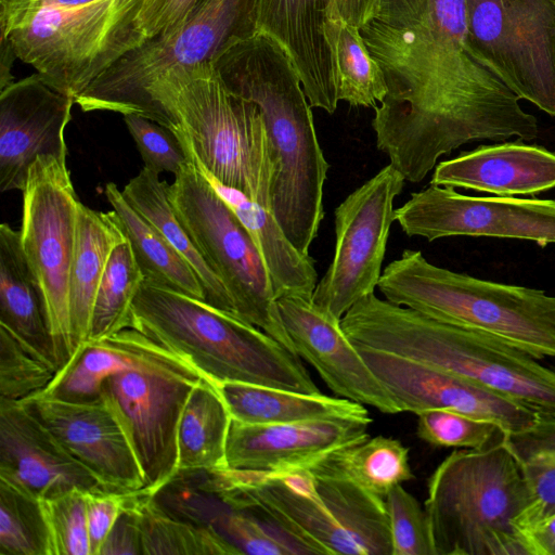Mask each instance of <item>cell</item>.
<instances>
[{
    "label": "cell",
    "instance_id": "obj_13",
    "mask_svg": "<svg viewBox=\"0 0 555 555\" xmlns=\"http://www.w3.org/2000/svg\"><path fill=\"white\" fill-rule=\"evenodd\" d=\"M472 53L519 99L555 116V0H464Z\"/></svg>",
    "mask_w": 555,
    "mask_h": 555
},
{
    "label": "cell",
    "instance_id": "obj_10",
    "mask_svg": "<svg viewBox=\"0 0 555 555\" xmlns=\"http://www.w3.org/2000/svg\"><path fill=\"white\" fill-rule=\"evenodd\" d=\"M145 0H39L8 39L16 56L76 100L117 61L146 42L138 28Z\"/></svg>",
    "mask_w": 555,
    "mask_h": 555
},
{
    "label": "cell",
    "instance_id": "obj_5",
    "mask_svg": "<svg viewBox=\"0 0 555 555\" xmlns=\"http://www.w3.org/2000/svg\"><path fill=\"white\" fill-rule=\"evenodd\" d=\"M128 327L186 359L214 383L321 393L299 356L235 314L185 294L144 281Z\"/></svg>",
    "mask_w": 555,
    "mask_h": 555
},
{
    "label": "cell",
    "instance_id": "obj_28",
    "mask_svg": "<svg viewBox=\"0 0 555 555\" xmlns=\"http://www.w3.org/2000/svg\"><path fill=\"white\" fill-rule=\"evenodd\" d=\"M232 420L245 424H281L327 417L370 416L363 404L344 398L309 395L260 385L214 383Z\"/></svg>",
    "mask_w": 555,
    "mask_h": 555
},
{
    "label": "cell",
    "instance_id": "obj_24",
    "mask_svg": "<svg viewBox=\"0 0 555 555\" xmlns=\"http://www.w3.org/2000/svg\"><path fill=\"white\" fill-rule=\"evenodd\" d=\"M430 184L504 197L533 195L555 186V153L519 142L480 146L439 163Z\"/></svg>",
    "mask_w": 555,
    "mask_h": 555
},
{
    "label": "cell",
    "instance_id": "obj_46",
    "mask_svg": "<svg viewBox=\"0 0 555 555\" xmlns=\"http://www.w3.org/2000/svg\"><path fill=\"white\" fill-rule=\"evenodd\" d=\"M197 0H145L138 28L146 41L176 33L186 21Z\"/></svg>",
    "mask_w": 555,
    "mask_h": 555
},
{
    "label": "cell",
    "instance_id": "obj_20",
    "mask_svg": "<svg viewBox=\"0 0 555 555\" xmlns=\"http://www.w3.org/2000/svg\"><path fill=\"white\" fill-rule=\"evenodd\" d=\"M296 353L318 372L338 397L382 413L400 409L343 331L340 319L319 308L312 298L284 295L276 299Z\"/></svg>",
    "mask_w": 555,
    "mask_h": 555
},
{
    "label": "cell",
    "instance_id": "obj_52",
    "mask_svg": "<svg viewBox=\"0 0 555 555\" xmlns=\"http://www.w3.org/2000/svg\"><path fill=\"white\" fill-rule=\"evenodd\" d=\"M17 59L8 38H0V91L15 81L12 75L13 62Z\"/></svg>",
    "mask_w": 555,
    "mask_h": 555
},
{
    "label": "cell",
    "instance_id": "obj_23",
    "mask_svg": "<svg viewBox=\"0 0 555 555\" xmlns=\"http://www.w3.org/2000/svg\"><path fill=\"white\" fill-rule=\"evenodd\" d=\"M0 479L37 500L100 487L21 401H0Z\"/></svg>",
    "mask_w": 555,
    "mask_h": 555
},
{
    "label": "cell",
    "instance_id": "obj_6",
    "mask_svg": "<svg viewBox=\"0 0 555 555\" xmlns=\"http://www.w3.org/2000/svg\"><path fill=\"white\" fill-rule=\"evenodd\" d=\"M132 114L172 131L190 160L247 197L270 158L258 106L232 93L211 61L162 74Z\"/></svg>",
    "mask_w": 555,
    "mask_h": 555
},
{
    "label": "cell",
    "instance_id": "obj_47",
    "mask_svg": "<svg viewBox=\"0 0 555 555\" xmlns=\"http://www.w3.org/2000/svg\"><path fill=\"white\" fill-rule=\"evenodd\" d=\"M429 2L430 0H377L373 20L396 28L414 26L425 17Z\"/></svg>",
    "mask_w": 555,
    "mask_h": 555
},
{
    "label": "cell",
    "instance_id": "obj_43",
    "mask_svg": "<svg viewBox=\"0 0 555 555\" xmlns=\"http://www.w3.org/2000/svg\"><path fill=\"white\" fill-rule=\"evenodd\" d=\"M218 530L242 554L249 555H304L302 551L284 534L256 516L228 507L216 517Z\"/></svg>",
    "mask_w": 555,
    "mask_h": 555
},
{
    "label": "cell",
    "instance_id": "obj_8",
    "mask_svg": "<svg viewBox=\"0 0 555 555\" xmlns=\"http://www.w3.org/2000/svg\"><path fill=\"white\" fill-rule=\"evenodd\" d=\"M392 304L480 331L537 359L555 358V297L543 291L479 280L404 249L377 284Z\"/></svg>",
    "mask_w": 555,
    "mask_h": 555
},
{
    "label": "cell",
    "instance_id": "obj_35",
    "mask_svg": "<svg viewBox=\"0 0 555 555\" xmlns=\"http://www.w3.org/2000/svg\"><path fill=\"white\" fill-rule=\"evenodd\" d=\"M144 275L126 240L111 251L95 295L88 343L128 327L131 306Z\"/></svg>",
    "mask_w": 555,
    "mask_h": 555
},
{
    "label": "cell",
    "instance_id": "obj_7",
    "mask_svg": "<svg viewBox=\"0 0 555 555\" xmlns=\"http://www.w3.org/2000/svg\"><path fill=\"white\" fill-rule=\"evenodd\" d=\"M532 504L506 443L456 450L427 482L425 511L436 555H528L521 520Z\"/></svg>",
    "mask_w": 555,
    "mask_h": 555
},
{
    "label": "cell",
    "instance_id": "obj_22",
    "mask_svg": "<svg viewBox=\"0 0 555 555\" xmlns=\"http://www.w3.org/2000/svg\"><path fill=\"white\" fill-rule=\"evenodd\" d=\"M366 417H327L281 424H245L232 420L227 467L283 474L310 468L335 450L367 438Z\"/></svg>",
    "mask_w": 555,
    "mask_h": 555
},
{
    "label": "cell",
    "instance_id": "obj_36",
    "mask_svg": "<svg viewBox=\"0 0 555 555\" xmlns=\"http://www.w3.org/2000/svg\"><path fill=\"white\" fill-rule=\"evenodd\" d=\"M338 100L351 106H377L387 87L380 66L370 53L360 29L341 21L334 43Z\"/></svg>",
    "mask_w": 555,
    "mask_h": 555
},
{
    "label": "cell",
    "instance_id": "obj_16",
    "mask_svg": "<svg viewBox=\"0 0 555 555\" xmlns=\"http://www.w3.org/2000/svg\"><path fill=\"white\" fill-rule=\"evenodd\" d=\"M396 221L406 235L429 242L468 235L555 243L552 199L475 197L430 184L396 209Z\"/></svg>",
    "mask_w": 555,
    "mask_h": 555
},
{
    "label": "cell",
    "instance_id": "obj_37",
    "mask_svg": "<svg viewBox=\"0 0 555 555\" xmlns=\"http://www.w3.org/2000/svg\"><path fill=\"white\" fill-rule=\"evenodd\" d=\"M127 365V353L112 337L87 343L41 392L70 400L95 399L103 383Z\"/></svg>",
    "mask_w": 555,
    "mask_h": 555
},
{
    "label": "cell",
    "instance_id": "obj_27",
    "mask_svg": "<svg viewBox=\"0 0 555 555\" xmlns=\"http://www.w3.org/2000/svg\"><path fill=\"white\" fill-rule=\"evenodd\" d=\"M126 240L113 209L101 212L81 203L68 284L73 359L89 340L93 304L109 254Z\"/></svg>",
    "mask_w": 555,
    "mask_h": 555
},
{
    "label": "cell",
    "instance_id": "obj_51",
    "mask_svg": "<svg viewBox=\"0 0 555 555\" xmlns=\"http://www.w3.org/2000/svg\"><path fill=\"white\" fill-rule=\"evenodd\" d=\"M377 0H335L343 21L351 26L361 28L373 20Z\"/></svg>",
    "mask_w": 555,
    "mask_h": 555
},
{
    "label": "cell",
    "instance_id": "obj_42",
    "mask_svg": "<svg viewBox=\"0 0 555 555\" xmlns=\"http://www.w3.org/2000/svg\"><path fill=\"white\" fill-rule=\"evenodd\" d=\"M392 555H436L429 520L414 495L401 485L385 496Z\"/></svg>",
    "mask_w": 555,
    "mask_h": 555
},
{
    "label": "cell",
    "instance_id": "obj_44",
    "mask_svg": "<svg viewBox=\"0 0 555 555\" xmlns=\"http://www.w3.org/2000/svg\"><path fill=\"white\" fill-rule=\"evenodd\" d=\"M124 122L135 142L144 167L156 173H178L189 160L172 131L139 114L124 115Z\"/></svg>",
    "mask_w": 555,
    "mask_h": 555
},
{
    "label": "cell",
    "instance_id": "obj_18",
    "mask_svg": "<svg viewBox=\"0 0 555 555\" xmlns=\"http://www.w3.org/2000/svg\"><path fill=\"white\" fill-rule=\"evenodd\" d=\"M400 412L444 409L500 425L507 435L533 426L539 414L472 382L386 351L354 345Z\"/></svg>",
    "mask_w": 555,
    "mask_h": 555
},
{
    "label": "cell",
    "instance_id": "obj_38",
    "mask_svg": "<svg viewBox=\"0 0 555 555\" xmlns=\"http://www.w3.org/2000/svg\"><path fill=\"white\" fill-rule=\"evenodd\" d=\"M0 555H47L39 500L0 479Z\"/></svg>",
    "mask_w": 555,
    "mask_h": 555
},
{
    "label": "cell",
    "instance_id": "obj_48",
    "mask_svg": "<svg viewBox=\"0 0 555 555\" xmlns=\"http://www.w3.org/2000/svg\"><path fill=\"white\" fill-rule=\"evenodd\" d=\"M142 554L139 529L128 511L119 516L104 542L100 555Z\"/></svg>",
    "mask_w": 555,
    "mask_h": 555
},
{
    "label": "cell",
    "instance_id": "obj_15",
    "mask_svg": "<svg viewBox=\"0 0 555 555\" xmlns=\"http://www.w3.org/2000/svg\"><path fill=\"white\" fill-rule=\"evenodd\" d=\"M404 177L391 164L351 192L335 209V250L312 301L340 319L373 294L382 276L389 231L396 220L395 198Z\"/></svg>",
    "mask_w": 555,
    "mask_h": 555
},
{
    "label": "cell",
    "instance_id": "obj_29",
    "mask_svg": "<svg viewBox=\"0 0 555 555\" xmlns=\"http://www.w3.org/2000/svg\"><path fill=\"white\" fill-rule=\"evenodd\" d=\"M232 416L214 382L204 377L192 389L178 425V475L227 467Z\"/></svg>",
    "mask_w": 555,
    "mask_h": 555
},
{
    "label": "cell",
    "instance_id": "obj_50",
    "mask_svg": "<svg viewBox=\"0 0 555 555\" xmlns=\"http://www.w3.org/2000/svg\"><path fill=\"white\" fill-rule=\"evenodd\" d=\"M39 0H0V38H8L31 15Z\"/></svg>",
    "mask_w": 555,
    "mask_h": 555
},
{
    "label": "cell",
    "instance_id": "obj_40",
    "mask_svg": "<svg viewBox=\"0 0 555 555\" xmlns=\"http://www.w3.org/2000/svg\"><path fill=\"white\" fill-rule=\"evenodd\" d=\"M415 415L418 438L435 447L480 450L501 442L508 436L493 422L451 410L428 409Z\"/></svg>",
    "mask_w": 555,
    "mask_h": 555
},
{
    "label": "cell",
    "instance_id": "obj_30",
    "mask_svg": "<svg viewBox=\"0 0 555 555\" xmlns=\"http://www.w3.org/2000/svg\"><path fill=\"white\" fill-rule=\"evenodd\" d=\"M158 176L153 170L143 167L121 190L124 197L194 270L205 291L206 302L217 309L235 314L231 296L196 249L177 218L168 197V183L159 180Z\"/></svg>",
    "mask_w": 555,
    "mask_h": 555
},
{
    "label": "cell",
    "instance_id": "obj_1",
    "mask_svg": "<svg viewBox=\"0 0 555 555\" xmlns=\"http://www.w3.org/2000/svg\"><path fill=\"white\" fill-rule=\"evenodd\" d=\"M360 33L387 87L374 108L376 146L405 181L421 182L472 140L537 138L535 117L469 50L464 0H430L414 26L372 20Z\"/></svg>",
    "mask_w": 555,
    "mask_h": 555
},
{
    "label": "cell",
    "instance_id": "obj_21",
    "mask_svg": "<svg viewBox=\"0 0 555 555\" xmlns=\"http://www.w3.org/2000/svg\"><path fill=\"white\" fill-rule=\"evenodd\" d=\"M75 100L38 73L0 91V191L25 188L30 166L40 155L66 160L65 128Z\"/></svg>",
    "mask_w": 555,
    "mask_h": 555
},
{
    "label": "cell",
    "instance_id": "obj_12",
    "mask_svg": "<svg viewBox=\"0 0 555 555\" xmlns=\"http://www.w3.org/2000/svg\"><path fill=\"white\" fill-rule=\"evenodd\" d=\"M21 244L39 287L59 372L74 357L68 284L81 202L64 159L40 155L23 189Z\"/></svg>",
    "mask_w": 555,
    "mask_h": 555
},
{
    "label": "cell",
    "instance_id": "obj_19",
    "mask_svg": "<svg viewBox=\"0 0 555 555\" xmlns=\"http://www.w3.org/2000/svg\"><path fill=\"white\" fill-rule=\"evenodd\" d=\"M341 21L335 0H250V31L285 49L311 107L328 114L339 102L334 43Z\"/></svg>",
    "mask_w": 555,
    "mask_h": 555
},
{
    "label": "cell",
    "instance_id": "obj_11",
    "mask_svg": "<svg viewBox=\"0 0 555 555\" xmlns=\"http://www.w3.org/2000/svg\"><path fill=\"white\" fill-rule=\"evenodd\" d=\"M167 192L177 218L231 296L235 314L296 353L264 260L231 207L190 159Z\"/></svg>",
    "mask_w": 555,
    "mask_h": 555
},
{
    "label": "cell",
    "instance_id": "obj_33",
    "mask_svg": "<svg viewBox=\"0 0 555 555\" xmlns=\"http://www.w3.org/2000/svg\"><path fill=\"white\" fill-rule=\"evenodd\" d=\"M310 468L345 477L384 499L393 487L414 478L409 449L382 435L335 450Z\"/></svg>",
    "mask_w": 555,
    "mask_h": 555
},
{
    "label": "cell",
    "instance_id": "obj_4",
    "mask_svg": "<svg viewBox=\"0 0 555 555\" xmlns=\"http://www.w3.org/2000/svg\"><path fill=\"white\" fill-rule=\"evenodd\" d=\"M308 469L314 481L305 490L268 473L229 467L206 473L199 490L267 522L304 554L392 555L385 499L345 477Z\"/></svg>",
    "mask_w": 555,
    "mask_h": 555
},
{
    "label": "cell",
    "instance_id": "obj_14",
    "mask_svg": "<svg viewBox=\"0 0 555 555\" xmlns=\"http://www.w3.org/2000/svg\"><path fill=\"white\" fill-rule=\"evenodd\" d=\"M250 0H197L172 35L146 41L90 85L75 103L82 112L132 114L152 81L165 72L211 61L228 40L251 34Z\"/></svg>",
    "mask_w": 555,
    "mask_h": 555
},
{
    "label": "cell",
    "instance_id": "obj_25",
    "mask_svg": "<svg viewBox=\"0 0 555 555\" xmlns=\"http://www.w3.org/2000/svg\"><path fill=\"white\" fill-rule=\"evenodd\" d=\"M197 169L251 235L269 271L276 299L284 295L312 298L318 283L314 260L310 255L301 254L288 241L272 212V168L262 173L248 197L238 190L223 185L201 168Z\"/></svg>",
    "mask_w": 555,
    "mask_h": 555
},
{
    "label": "cell",
    "instance_id": "obj_17",
    "mask_svg": "<svg viewBox=\"0 0 555 555\" xmlns=\"http://www.w3.org/2000/svg\"><path fill=\"white\" fill-rule=\"evenodd\" d=\"M21 402L101 488L112 491L144 488L129 440L100 397L70 400L39 392Z\"/></svg>",
    "mask_w": 555,
    "mask_h": 555
},
{
    "label": "cell",
    "instance_id": "obj_34",
    "mask_svg": "<svg viewBox=\"0 0 555 555\" xmlns=\"http://www.w3.org/2000/svg\"><path fill=\"white\" fill-rule=\"evenodd\" d=\"M506 443L519 462L532 493L521 533L555 514V416H539L522 431L511 434Z\"/></svg>",
    "mask_w": 555,
    "mask_h": 555
},
{
    "label": "cell",
    "instance_id": "obj_2",
    "mask_svg": "<svg viewBox=\"0 0 555 555\" xmlns=\"http://www.w3.org/2000/svg\"><path fill=\"white\" fill-rule=\"evenodd\" d=\"M211 62L232 93L258 106L272 167V212L288 241L309 255L324 217L330 165L296 67L285 49L260 31L231 38Z\"/></svg>",
    "mask_w": 555,
    "mask_h": 555
},
{
    "label": "cell",
    "instance_id": "obj_49",
    "mask_svg": "<svg viewBox=\"0 0 555 555\" xmlns=\"http://www.w3.org/2000/svg\"><path fill=\"white\" fill-rule=\"evenodd\" d=\"M528 555H555V514L522 532Z\"/></svg>",
    "mask_w": 555,
    "mask_h": 555
},
{
    "label": "cell",
    "instance_id": "obj_32",
    "mask_svg": "<svg viewBox=\"0 0 555 555\" xmlns=\"http://www.w3.org/2000/svg\"><path fill=\"white\" fill-rule=\"evenodd\" d=\"M125 509L135 521L144 555L242 554L211 522L173 517L143 488L130 492Z\"/></svg>",
    "mask_w": 555,
    "mask_h": 555
},
{
    "label": "cell",
    "instance_id": "obj_26",
    "mask_svg": "<svg viewBox=\"0 0 555 555\" xmlns=\"http://www.w3.org/2000/svg\"><path fill=\"white\" fill-rule=\"evenodd\" d=\"M0 325L57 369L39 287L26 261L20 231L0 225Z\"/></svg>",
    "mask_w": 555,
    "mask_h": 555
},
{
    "label": "cell",
    "instance_id": "obj_31",
    "mask_svg": "<svg viewBox=\"0 0 555 555\" xmlns=\"http://www.w3.org/2000/svg\"><path fill=\"white\" fill-rule=\"evenodd\" d=\"M104 193L117 215L144 281L206 301L205 291L194 270L127 202L121 190L114 182H108Z\"/></svg>",
    "mask_w": 555,
    "mask_h": 555
},
{
    "label": "cell",
    "instance_id": "obj_9",
    "mask_svg": "<svg viewBox=\"0 0 555 555\" xmlns=\"http://www.w3.org/2000/svg\"><path fill=\"white\" fill-rule=\"evenodd\" d=\"M112 337L128 365L102 385L100 398L121 426L155 495L178 476L177 433L192 389L205 376L186 359L133 328Z\"/></svg>",
    "mask_w": 555,
    "mask_h": 555
},
{
    "label": "cell",
    "instance_id": "obj_45",
    "mask_svg": "<svg viewBox=\"0 0 555 555\" xmlns=\"http://www.w3.org/2000/svg\"><path fill=\"white\" fill-rule=\"evenodd\" d=\"M130 492L112 491L101 487L86 491L91 555H100L111 530L126 508Z\"/></svg>",
    "mask_w": 555,
    "mask_h": 555
},
{
    "label": "cell",
    "instance_id": "obj_41",
    "mask_svg": "<svg viewBox=\"0 0 555 555\" xmlns=\"http://www.w3.org/2000/svg\"><path fill=\"white\" fill-rule=\"evenodd\" d=\"M57 369L25 347L0 325V401H23L44 390Z\"/></svg>",
    "mask_w": 555,
    "mask_h": 555
},
{
    "label": "cell",
    "instance_id": "obj_39",
    "mask_svg": "<svg viewBox=\"0 0 555 555\" xmlns=\"http://www.w3.org/2000/svg\"><path fill=\"white\" fill-rule=\"evenodd\" d=\"M86 491L74 488L39 500L47 555H91Z\"/></svg>",
    "mask_w": 555,
    "mask_h": 555
},
{
    "label": "cell",
    "instance_id": "obj_3",
    "mask_svg": "<svg viewBox=\"0 0 555 555\" xmlns=\"http://www.w3.org/2000/svg\"><path fill=\"white\" fill-rule=\"evenodd\" d=\"M353 345L393 353L459 376L534 411L555 416V371L480 331L446 323L374 293L341 318Z\"/></svg>",
    "mask_w": 555,
    "mask_h": 555
}]
</instances>
